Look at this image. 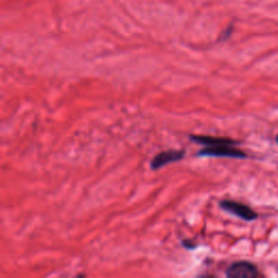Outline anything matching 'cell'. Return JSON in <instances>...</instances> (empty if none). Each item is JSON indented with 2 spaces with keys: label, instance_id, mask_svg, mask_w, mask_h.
I'll return each mask as SVG.
<instances>
[{
  "label": "cell",
  "instance_id": "5",
  "mask_svg": "<svg viewBox=\"0 0 278 278\" xmlns=\"http://www.w3.org/2000/svg\"><path fill=\"white\" fill-rule=\"evenodd\" d=\"M190 140L203 145L205 147H215V146H222V145H229L235 146L238 141L232 140L230 138H222V137H213V136H203V135H190Z\"/></svg>",
  "mask_w": 278,
  "mask_h": 278
},
{
  "label": "cell",
  "instance_id": "4",
  "mask_svg": "<svg viewBox=\"0 0 278 278\" xmlns=\"http://www.w3.org/2000/svg\"><path fill=\"white\" fill-rule=\"evenodd\" d=\"M226 276L231 278H254L258 276L256 267L246 261L232 263L226 271Z\"/></svg>",
  "mask_w": 278,
  "mask_h": 278
},
{
  "label": "cell",
  "instance_id": "2",
  "mask_svg": "<svg viewBox=\"0 0 278 278\" xmlns=\"http://www.w3.org/2000/svg\"><path fill=\"white\" fill-rule=\"evenodd\" d=\"M220 207L225 210L226 212H229L231 214L236 215V217L243 219L245 221H253L258 218V214L249 208L248 205L236 202V201H231V200H223L220 202Z\"/></svg>",
  "mask_w": 278,
  "mask_h": 278
},
{
  "label": "cell",
  "instance_id": "3",
  "mask_svg": "<svg viewBox=\"0 0 278 278\" xmlns=\"http://www.w3.org/2000/svg\"><path fill=\"white\" fill-rule=\"evenodd\" d=\"M185 158V151L184 150H165L156 155L154 159L151 160L150 167L154 171L162 168L169 163L178 162Z\"/></svg>",
  "mask_w": 278,
  "mask_h": 278
},
{
  "label": "cell",
  "instance_id": "7",
  "mask_svg": "<svg viewBox=\"0 0 278 278\" xmlns=\"http://www.w3.org/2000/svg\"><path fill=\"white\" fill-rule=\"evenodd\" d=\"M277 142H278V136H277Z\"/></svg>",
  "mask_w": 278,
  "mask_h": 278
},
{
  "label": "cell",
  "instance_id": "1",
  "mask_svg": "<svg viewBox=\"0 0 278 278\" xmlns=\"http://www.w3.org/2000/svg\"><path fill=\"white\" fill-rule=\"evenodd\" d=\"M197 156L198 157H225V158H235V159L247 158V155L244 151H241L229 145L205 147L201 149L198 154H197Z\"/></svg>",
  "mask_w": 278,
  "mask_h": 278
},
{
  "label": "cell",
  "instance_id": "6",
  "mask_svg": "<svg viewBox=\"0 0 278 278\" xmlns=\"http://www.w3.org/2000/svg\"><path fill=\"white\" fill-rule=\"evenodd\" d=\"M189 244H190V241H188V240H184V241H183V246H184L185 248H187V249H194V248H196V246L189 245Z\"/></svg>",
  "mask_w": 278,
  "mask_h": 278
}]
</instances>
